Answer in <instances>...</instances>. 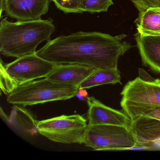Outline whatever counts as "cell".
I'll return each mask as SVG.
<instances>
[{
  "mask_svg": "<svg viewBox=\"0 0 160 160\" xmlns=\"http://www.w3.org/2000/svg\"><path fill=\"white\" fill-rule=\"evenodd\" d=\"M125 34L79 32L59 36L36 51L40 58L58 64H78L94 69L118 70L120 57L131 48Z\"/></svg>",
  "mask_w": 160,
  "mask_h": 160,
  "instance_id": "cell-1",
  "label": "cell"
},
{
  "mask_svg": "<svg viewBox=\"0 0 160 160\" xmlns=\"http://www.w3.org/2000/svg\"><path fill=\"white\" fill-rule=\"evenodd\" d=\"M55 29L51 18L11 22L5 18L0 23V53L16 58L35 54L40 44L51 40Z\"/></svg>",
  "mask_w": 160,
  "mask_h": 160,
  "instance_id": "cell-2",
  "label": "cell"
},
{
  "mask_svg": "<svg viewBox=\"0 0 160 160\" xmlns=\"http://www.w3.org/2000/svg\"><path fill=\"white\" fill-rule=\"evenodd\" d=\"M79 87L47 78L20 85L8 94L7 101L14 105L27 106L69 100L76 96Z\"/></svg>",
  "mask_w": 160,
  "mask_h": 160,
  "instance_id": "cell-3",
  "label": "cell"
},
{
  "mask_svg": "<svg viewBox=\"0 0 160 160\" xmlns=\"http://www.w3.org/2000/svg\"><path fill=\"white\" fill-rule=\"evenodd\" d=\"M58 64L35 54L17 59L8 64L1 60V88L5 94L18 86L42 78H46Z\"/></svg>",
  "mask_w": 160,
  "mask_h": 160,
  "instance_id": "cell-4",
  "label": "cell"
},
{
  "mask_svg": "<svg viewBox=\"0 0 160 160\" xmlns=\"http://www.w3.org/2000/svg\"><path fill=\"white\" fill-rule=\"evenodd\" d=\"M121 95V107L133 120L146 109L160 107V79L146 81L136 78L125 85Z\"/></svg>",
  "mask_w": 160,
  "mask_h": 160,
  "instance_id": "cell-5",
  "label": "cell"
},
{
  "mask_svg": "<svg viewBox=\"0 0 160 160\" xmlns=\"http://www.w3.org/2000/svg\"><path fill=\"white\" fill-rule=\"evenodd\" d=\"M83 144L95 150L151 149L149 146H138L128 127L117 125H88Z\"/></svg>",
  "mask_w": 160,
  "mask_h": 160,
  "instance_id": "cell-6",
  "label": "cell"
},
{
  "mask_svg": "<svg viewBox=\"0 0 160 160\" xmlns=\"http://www.w3.org/2000/svg\"><path fill=\"white\" fill-rule=\"evenodd\" d=\"M79 115H62L37 122L38 132L51 141L63 144H83L88 128Z\"/></svg>",
  "mask_w": 160,
  "mask_h": 160,
  "instance_id": "cell-7",
  "label": "cell"
},
{
  "mask_svg": "<svg viewBox=\"0 0 160 160\" xmlns=\"http://www.w3.org/2000/svg\"><path fill=\"white\" fill-rule=\"evenodd\" d=\"M88 125H112L129 128L132 120L124 113L113 109L93 97H87Z\"/></svg>",
  "mask_w": 160,
  "mask_h": 160,
  "instance_id": "cell-8",
  "label": "cell"
},
{
  "mask_svg": "<svg viewBox=\"0 0 160 160\" xmlns=\"http://www.w3.org/2000/svg\"><path fill=\"white\" fill-rule=\"evenodd\" d=\"M52 0H5L6 15L17 21L41 19L49 10Z\"/></svg>",
  "mask_w": 160,
  "mask_h": 160,
  "instance_id": "cell-9",
  "label": "cell"
},
{
  "mask_svg": "<svg viewBox=\"0 0 160 160\" xmlns=\"http://www.w3.org/2000/svg\"><path fill=\"white\" fill-rule=\"evenodd\" d=\"M129 129L138 146H149L160 140V121L145 116L132 120Z\"/></svg>",
  "mask_w": 160,
  "mask_h": 160,
  "instance_id": "cell-10",
  "label": "cell"
},
{
  "mask_svg": "<svg viewBox=\"0 0 160 160\" xmlns=\"http://www.w3.org/2000/svg\"><path fill=\"white\" fill-rule=\"evenodd\" d=\"M134 37L143 65L160 74V36L138 32Z\"/></svg>",
  "mask_w": 160,
  "mask_h": 160,
  "instance_id": "cell-11",
  "label": "cell"
},
{
  "mask_svg": "<svg viewBox=\"0 0 160 160\" xmlns=\"http://www.w3.org/2000/svg\"><path fill=\"white\" fill-rule=\"evenodd\" d=\"M95 70L78 64H58L46 78L57 82L79 87Z\"/></svg>",
  "mask_w": 160,
  "mask_h": 160,
  "instance_id": "cell-12",
  "label": "cell"
},
{
  "mask_svg": "<svg viewBox=\"0 0 160 160\" xmlns=\"http://www.w3.org/2000/svg\"><path fill=\"white\" fill-rule=\"evenodd\" d=\"M135 23L140 34L157 35L160 32V13L154 8H149L139 13Z\"/></svg>",
  "mask_w": 160,
  "mask_h": 160,
  "instance_id": "cell-13",
  "label": "cell"
},
{
  "mask_svg": "<svg viewBox=\"0 0 160 160\" xmlns=\"http://www.w3.org/2000/svg\"><path fill=\"white\" fill-rule=\"evenodd\" d=\"M121 79L118 69H97L81 83L79 89H89L107 84L115 85L120 83Z\"/></svg>",
  "mask_w": 160,
  "mask_h": 160,
  "instance_id": "cell-14",
  "label": "cell"
},
{
  "mask_svg": "<svg viewBox=\"0 0 160 160\" xmlns=\"http://www.w3.org/2000/svg\"><path fill=\"white\" fill-rule=\"evenodd\" d=\"M113 4V0H78V7L81 13L84 12L91 13L107 12Z\"/></svg>",
  "mask_w": 160,
  "mask_h": 160,
  "instance_id": "cell-15",
  "label": "cell"
},
{
  "mask_svg": "<svg viewBox=\"0 0 160 160\" xmlns=\"http://www.w3.org/2000/svg\"><path fill=\"white\" fill-rule=\"evenodd\" d=\"M56 7L65 13H81L78 0H52Z\"/></svg>",
  "mask_w": 160,
  "mask_h": 160,
  "instance_id": "cell-16",
  "label": "cell"
},
{
  "mask_svg": "<svg viewBox=\"0 0 160 160\" xmlns=\"http://www.w3.org/2000/svg\"><path fill=\"white\" fill-rule=\"evenodd\" d=\"M139 13L149 8H160V0H131Z\"/></svg>",
  "mask_w": 160,
  "mask_h": 160,
  "instance_id": "cell-17",
  "label": "cell"
},
{
  "mask_svg": "<svg viewBox=\"0 0 160 160\" xmlns=\"http://www.w3.org/2000/svg\"><path fill=\"white\" fill-rule=\"evenodd\" d=\"M141 116H147L160 121V107H156L146 109Z\"/></svg>",
  "mask_w": 160,
  "mask_h": 160,
  "instance_id": "cell-18",
  "label": "cell"
},
{
  "mask_svg": "<svg viewBox=\"0 0 160 160\" xmlns=\"http://www.w3.org/2000/svg\"><path fill=\"white\" fill-rule=\"evenodd\" d=\"M139 77L141 79H143L146 81H150V80H152L154 79V78H152L149 74L146 71H144L143 69H140L139 68Z\"/></svg>",
  "mask_w": 160,
  "mask_h": 160,
  "instance_id": "cell-19",
  "label": "cell"
},
{
  "mask_svg": "<svg viewBox=\"0 0 160 160\" xmlns=\"http://www.w3.org/2000/svg\"><path fill=\"white\" fill-rule=\"evenodd\" d=\"M150 147L152 149H155L160 150V140L155 143H152L149 145Z\"/></svg>",
  "mask_w": 160,
  "mask_h": 160,
  "instance_id": "cell-20",
  "label": "cell"
},
{
  "mask_svg": "<svg viewBox=\"0 0 160 160\" xmlns=\"http://www.w3.org/2000/svg\"><path fill=\"white\" fill-rule=\"evenodd\" d=\"M4 3L5 0H1V18H2V12L4 11Z\"/></svg>",
  "mask_w": 160,
  "mask_h": 160,
  "instance_id": "cell-21",
  "label": "cell"
},
{
  "mask_svg": "<svg viewBox=\"0 0 160 160\" xmlns=\"http://www.w3.org/2000/svg\"><path fill=\"white\" fill-rule=\"evenodd\" d=\"M78 93H79V94H80L83 97H86L88 95V93H87V91L84 90V89H79V91H78Z\"/></svg>",
  "mask_w": 160,
  "mask_h": 160,
  "instance_id": "cell-22",
  "label": "cell"
},
{
  "mask_svg": "<svg viewBox=\"0 0 160 160\" xmlns=\"http://www.w3.org/2000/svg\"><path fill=\"white\" fill-rule=\"evenodd\" d=\"M154 8V9H155V10H156V11H157V12H159V13H160V8ZM157 35H159V36H160V33H158V34H157Z\"/></svg>",
  "mask_w": 160,
  "mask_h": 160,
  "instance_id": "cell-23",
  "label": "cell"
}]
</instances>
